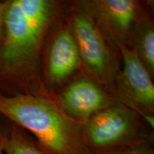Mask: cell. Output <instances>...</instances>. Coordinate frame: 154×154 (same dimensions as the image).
<instances>
[{"label": "cell", "instance_id": "cell-1", "mask_svg": "<svg viewBox=\"0 0 154 154\" xmlns=\"http://www.w3.org/2000/svg\"><path fill=\"white\" fill-rule=\"evenodd\" d=\"M51 0H9L0 46V94H44L40 61L44 41L59 10Z\"/></svg>", "mask_w": 154, "mask_h": 154}, {"label": "cell", "instance_id": "cell-2", "mask_svg": "<svg viewBox=\"0 0 154 154\" xmlns=\"http://www.w3.org/2000/svg\"><path fill=\"white\" fill-rule=\"evenodd\" d=\"M0 113L35 137L49 154H90L82 125L69 116L45 94H0Z\"/></svg>", "mask_w": 154, "mask_h": 154}, {"label": "cell", "instance_id": "cell-3", "mask_svg": "<svg viewBox=\"0 0 154 154\" xmlns=\"http://www.w3.org/2000/svg\"><path fill=\"white\" fill-rule=\"evenodd\" d=\"M140 116L121 103L102 109L82 125L90 154H101L143 142H151Z\"/></svg>", "mask_w": 154, "mask_h": 154}, {"label": "cell", "instance_id": "cell-4", "mask_svg": "<svg viewBox=\"0 0 154 154\" xmlns=\"http://www.w3.org/2000/svg\"><path fill=\"white\" fill-rule=\"evenodd\" d=\"M69 28L76 42L82 66L91 79L113 94L119 72L106 39L91 19L78 9L71 16Z\"/></svg>", "mask_w": 154, "mask_h": 154}, {"label": "cell", "instance_id": "cell-5", "mask_svg": "<svg viewBox=\"0 0 154 154\" xmlns=\"http://www.w3.org/2000/svg\"><path fill=\"white\" fill-rule=\"evenodd\" d=\"M118 49L122 57L123 68L116 78L113 94L153 130L154 85L151 75L134 48L121 44Z\"/></svg>", "mask_w": 154, "mask_h": 154}, {"label": "cell", "instance_id": "cell-6", "mask_svg": "<svg viewBox=\"0 0 154 154\" xmlns=\"http://www.w3.org/2000/svg\"><path fill=\"white\" fill-rule=\"evenodd\" d=\"M78 10L87 14L109 44L131 46L135 29L142 21L141 7L134 0L78 2Z\"/></svg>", "mask_w": 154, "mask_h": 154}, {"label": "cell", "instance_id": "cell-7", "mask_svg": "<svg viewBox=\"0 0 154 154\" xmlns=\"http://www.w3.org/2000/svg\"><path fill=\"white\" fill-rule=\"evenodd\" d=\"M56 101L69 116L81 124L96 113L116 103L103 86L91 78L74 81Z\"/></svg>", "mask_w": 154, "mask_h": 154}, {"label": "cell", "instance_id": "cell-8", "mask_svg": "<svg viewBox=\"0 0 154 154\" xmlns=\"http://www.w3.org/2000/svg\"><path fill=\"white\" fill-rule=\"evenodd\" d=\"M82 66L75 38L69 26L56 32L50 42L44 62V78L48 85L59 86Z\"/></svg>", "mask_w": 154, "mask_h": 154}, {"label": "cell", "instance_id": "cell-9", "mask_svg": "<svg viewBox=\"0 0 154 154\" xmlns=\"http://www.w3.org/2000/svg\"><path fill=\"white\" fill-rule=\"evenodd\" d=\"M130 47L134 48L138 58L152 76L154 74V29L146 19L135 29Z\"/></svg>", "mask_w": 154, "mask_h": 154}, {"label": "cell", "instance_id": "cell-10", "mask_svg": "<svg viewBox=\"0 0 154 154\" xmlns=\"http://www.w3.org/2000/svg\"><path fill=\"white\" fill-rule=\"evenodd\" d=\"M5 154H49L24 129L13 124L4 144Z\"/></svg>", "mask_w": 154, "mask_h": 154}, {"label": "cell", "instance_id": "cell-11", "mask_svg": "<svg viewBox=\"0 0 154 154\" xmlns=\"http://www.w3.org/2000/svg\"><path fill=\"white\" fill-rule=\"evenodd\" d=\"M101 154H154L151 142H143Z\"/></svg>", "mask_w": 154, "mask_h": 154}, {"label": "cell", "instance_id": "cell-12", "mask_svg": "<svg viewBox=\"0 0 154 154\" xmlns=\"http://www.w3.org/2000/svg\"><path fill=\"white\" fill-rule=\"evenodd\" d=\"M8 5V1L0 2V46L2 42L5 34V15Z\"/></svg>", "mask_w": 154, "mask_h": 154}, {"label": "cell", "instance_id": "cell-13", "mask_svg": "<svg viewBox=\"0 0 154 154\" xmlns=\"http://www.w3.org/2000/svg\"><path fill=\"white\" fill-rule=\"evenodd\" d=\"M8 130L9 129H4L0 126V154H5L4 153V144H5V140L7 137Z\"/></svg>", "mask_w": 154, "mask_h": 154}]
</instances>
